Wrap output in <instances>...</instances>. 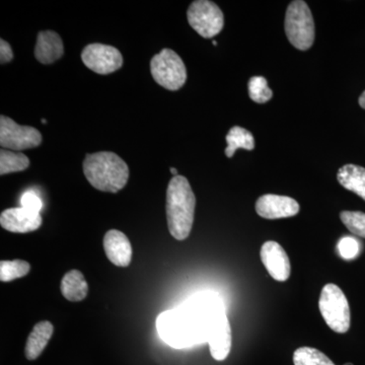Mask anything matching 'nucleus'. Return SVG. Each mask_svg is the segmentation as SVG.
Segmentation results:
<instances>
[{"mask_svg":"<svg viewBox=\"0 0 365 365\" xmlns=\"http://www.w3.org/2000/svg\"><path fill=\"white\" fill-rule=\"evenodd\" d=\"M170 173L174 175V177L179 176V175H178V170L175 169V168H170Z\"/></svg>","mask_w":365,"mask_h":365,"instance_id":"29","label":"nucleus"},{"mask_svg":"<svg viewBox=\"0 0 365 365\" xmlns=\"http://www.w3.org/2000/svg\"><path fill=\"white\" fill-rule=\"evenodd\" d=\"M260 257L262 263L273 279L284 282L290 277L292 267L289 257L278 242H266L262 246Z\"/></svg>","mask_w":365,"mask_h":365,"instance_id":"10","label":"nucleus"},{"mask_svg":"<svg viewBox=\"0 0 365 365\" xmlns=\"http://www.w3.org/2000/svg\"><path fill=\"white\" fill-rule=\"evenodd\" d=\"M249 96L255 103L265 104L273 97V91L269 88L267 79L263 76H254L250 79Z\"/></svg>","mask_w":365,"mask_h":365,"instance_id":"23","label":"nucleus"},{"mask_svg":"<svg viewBox=\"0 0 365 365\" xmlns=\"http://www.w3.org/2000/svg\"><path fill=\"white\" fill-rule=\"evenodd\" d=\"M30 160L21 153L4 150H0V175L11 174V173L21 172L28 169Z\"/></svg>","mask_w":365,"mask_h":365,"instance_id":"20","label":"nucleus"},{"mask_svg":"<svg viewBox=\"0 0 365 365\" xmlns=\"http://www.w3.org/2000/svg\"><path fill=\"white\" fill-rule=\"evenodd\" d=\"M85 66L98 74H109L123 66V56L113 46L93 43L86 46L81 53Z\"/></svg>","mask_w":365,"mask_h":365,"instance_id":"9","label":"nucleus"},{"mask_svg":"<svg viewBox=\"0 0 365 365\" xmlns=\"http://www.w3.org/2000/svg\"><path fill=\"white\" fill-rule=\"evenodd\" d=\"M0 225L14 234H26L42 225V216L24 207L9 208L0 215Z\"/></svg>","mask_w":365,"mask_h":365,"instance_id":"12","label":"nucleus"},{"mask_svg":"<svg viewBox=\"0 0 365 365\" xmlns=\"http://www.w3.org/2000/svg\"><path fill=\"white\" fill-rule=\"evenodd\" d=\"M299 209V204L294 198L274 194L261 196L256 202L257 213L266 220L292 217Z\"/></svg>","mask_w":365,"mask_h":365,"instance_id":"11","label":"nucleus"},{"mask_svg":"<svg viewBox=\"0 0 365 365\" xmlns=\"http://www.w3.org/2000/svg\"><path fill=\"white\" fill-rule=\"evenodd\" d=\"M225 312L222 297L201 292L182 306L163 312L157 319L158 335L170 347L182 349L208 342L216 317Z\"/></svg>","mask_w":365,"mask_h":365,"instance_id":"1","label":"nucleus"},{"mask_svg":"<svg viewBox=\"0 0 365 365\" xmlns=\"http://www.w3.org/2000/svg\"><path fill=\"white\" fill-rule=\"evenodd\" d=\"M30 269V264L26 261H1L0 263V280L2 282H11V281L28 275Z\"/></svg>","mask_w":365,"mask_h":365,"instance_id":"22","label":"nucleus"},{"mask_svg":"<svg viewBox=\"0 0 365 365\" xmlns=\"http://www.w3.org/2000/svg\"><path fill=\"white\" fill-rule=\"evenodd\" d=\"M294 365H335L323 352L312 347H300L294 354Z\"/></svg>","mask_w":365,"mask_h":365,"instance_id":"21","label":"nucleus"},{"mask_svg":"<svg viewBox=\"0 0 365 365\" xmlns=\"http://www.w3.org/2000/svg\"><path fill=\"white\" fill-rule=\"evenodd\" d=\"M338 250H339V253L343 259L352 260L359 256L361 251V246H360L359 240L352 237H345L340 240Z\"/></svg>","mask_w":365,"mask_h":365,"instance_id":"25","label":"nucleus"},{"mask_svg":"<svg viewBox=\"0 0 365 365\" xmlns=\"http://www.w3.org/2000/svg\"><path fill=\"white\" fill-rule=\"evenodd\" d=\"M150 71L158 85L169 91L180 90L187 81L184 61L170 49H163L153 57Z\"/></svg>","mask_w":365,"mask_h":365,"instance_id":"6","label":"nucleus"},{"mask_svg":"<svg viewBox=\"0 0 365 365\" xmlns=\"http://www.w3.org/2000/svg\"><path fill=\"white\" fill-rule=\"evenodd\" d=\"M359 105L362 109L365 110V91L361 93V96L359 97Z\"/></svg>","mask_w":365,"mask_h":365,"instance_id":"28","label":"nucleus"},{"mask_svg":"<svg viewBox=\"0 0 365 365\" xmlns=\"http://www.w3.org/2000/svg\"><path fill=\"white\" fill-rule=\"evenodd\" d=\"M189 25L201 37L209 39L222 32L225 26V16L222 9L215 2L209 0H197L189 6Z\"/></svg>","mask_w":365,"mask_h":365,"instance_id":"7","label":"nucleus"},{"mask_svg":"<svg viewBox=\"0 0 365 365\" xmlns=\"http://www.w3.org/2000/svg\"><path fill=\"white\" fill-rule=\"evenodd\" d=\"M346 365H352L351 364H346Z\"/></svg>","mask_w":365,"mask_h":365,"instance_id":"31","label":"nucleus"},{"mask_svg":"<svg viewBox=\"0 0 365 365\" xmlns=\"http://www.w3.org/2000/svg\"><path fill=\"white\" fill-rule=\"evenodd\" d=\"M287 39L297 49L306 51L314 41V21L311 9L304 1L295 0L287 7L285 16Z\"/></svg>","mask_w":365,"mask_h":365,"instance_id":"4","label":"nucleus"},{"mask_svg":"<svg viewBox=\"0 0 365 365\" xmlns=\"http://www.w3.org/2000/svg\"><path fill=\"white\" fill-rule=\"evenodd\" d=\"M54 328L50 322L43 321L34 327L29 335L26 345V357L29 360H35L44 351L49 340L51 339Z\"/></svg>","mask_w":365,"mask_h":365,"instance_id":"16","label":"nucleus"},{"mask_svg":"<svg viewBox=\"0 0 365 365\" xmlns=\"http://www.w3.org/2000/svg\"><path fill=\"white\" fill-rule=\"evenodd\" d=\"M64 48L61 38L53 31H42L38 34L35 57L42 64H51L63 56Z\"/></svg>","mask_w":365,"mask_h":365,"instance_id":"15","label":"nucleus"},{"mask_svg":"<svg viewBox=\"0 0 365 365\" xmlns=\"http://www.w3.org/2000/svg\"><path fill=\"white\" fill-rule=\"evenodd\" d=\"M338 182L365 201V169L355 165H345L337 174Z\"/></svg>","mask_w":365,"mask_h":365,"instance_id":"17","label":"nucleus"},{"mask_svg":"<svg viewBox=\"0 0 365 365\" xmlns=\"http://www.w3.org/2000/svg\"><path fill=\"white\" fill-rule=\"evenodd\" d=\"M195 207L196 197L188 180L182 176L173 178L167 189L165 211L170 235L178 241H184L189 237Z\"/></svg>","mask_w":365,"mask_h":365,"instance_id":"2","label":"nucleus"},{"mask_svg":"<svg viewBox=\"0 0 365 365\" xmlns=\"http://www.w3.org/2000/svg\"><path fill=\"white\" fill-rule=\"evenodd\" d=\"M42 134L32 126H21L11 118L0 117V145L4 150H24L37 148Z\"/></svg>","mask_w":365,"mask_h":365,"instance_id":"8","label":"nucleus"},{"mask_svg":"<svg viewBox=\"0 0 365 365\" xmlns=\"http://www.w3.org/2000/svg\"><path fill=\"white\" fill-rule=\"evenodd\" d=\"M104 249L107 258L118 267H127L132 260V247L128 237L117 230L107 232L104 237Z\"/></svg>","mask_w":365,"mask_h":365,"instance_id":"14","label":"nucleus"},{"mask_svg":"<svg viewBox=\"0 0 365 365\" xmlns=\"http://www.w3.org/2000/svg\"><path fill=\"white\" fill-rule=\"evenodd\" d=\"M21 207L29 209L34 212L40 213L41 209L43 207V202L37 193L33 191L26 192L21 198Z\"/></svg>","mask_w":365,"mask_h":365,"instance_id":"26","label":"nucleus"},{"mask_svg":"<svg viewBox=\"0 0 365 365\" xmlns=\"http://www.w3.org/2000/svg\"><path fill=\"white\" fill-rule=\"evenodd\" d=\"M319 312L327 325L334 332L344 334L350 328V307L344 292L337 285L329 283L322 289Z\"/></svg>","mask_w":365,"mask_h":365,"instance_id":"5","label":"nucleus"},{"mask_svg":"<svg viewBox=\"0 0 365 365\" xmlns=\"http://www.w3.org/2000/svg\"><path fill=\"white\" fill-rule=\"evenodd\" d=\"M213 45L217 46V42H216V41H213Z\"/></svg>","mask_w":365,"mask_h":365,"instance_id":"30","label":"nucleus"},{"mask_svg":"<svg viewBox=\"0 0 365 365\" xmlns=\"http://www.w3.org/2000/svg\"><path fill=\"white\" fill-rule=\"evenodd\" d=\"M227 148H225V155L227 158L234 157L235 151L239 148L246 150H253L255 148V139L251 132L235 126L230 129L227 135Z\"/></svg>","mask_w":365,"mask_h":365,"instance_id":"19","label":"nucleus"},{"mask_svg":"<svg viewBox=\"0 0 365 365\" xmlns=\"http://www.w3.org/2000/svg\"><path fill=\"white\" fill-rule=\"evenodd\" d=\"M13 58L14 53L11 45L4 39L0 40V62H1V64L7 63V62L11 61Z\"/></svg>","mask_w":365,"mask_h":365,"instance_id":"27","label":"nucleus"},{"mask_svg":"<svg viewBox=\"0 0 365 365\" xmlns=\"http://www.w3.org/2000/svg\"><path fill=\"white\" fill-rule=\"evenodd\" d=\"M208 344L213 359L218 361L227 359L232 348V329L225 312L218 314L213 321Z\"/></svg>","mask_w":365,"mask_h":365,"instance_id":"13","label":"nucleus"},{"mask_svg":"<svg viewBox=\"0 0 365 365\" xmlns=\"http://www.w3.org/2000/svg\"><path fill=\"white\" fill-rule=\"evenodd\" d=\"M340 218L353 235L365 239V213L361 211H342Z\"/></svg>","mask_w":365,"mask_h":365,"instance_id":"24","label":"nucleus"},{"mask_svg":"<svg viewBox=\"0 0 365 365\" xmlns=\"http://www.w3.org/2000/svg\"><path fill=\"white\" fill-rule=\"evenodd\" d=\"M83 173L93 188L117 193L128 182L129 168L116 153L111 151L86 155Z\"/></svg>","mask_w":365,"mask_h":365,"instance_id":"3","label":"nucleus"},{"mask_svg":"<svg viewBox=\"0 0 365 365\" xmlns=\"http://www.w3.org/2000/svg\"><path fill=\"white\" fill-rule=\"evenodd\" d=\"M88 285L78 270L67 272L61 281V292L69 302H81L88 295Z\"/></svg>","mask_w":365,"mask_h":365,"instance_id":"18","label":"nucleus"}]
</instances>
